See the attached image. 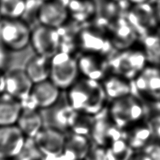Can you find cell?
<instances>
[{
    "instance_id": "6da1fadb",
    "label": "cell",
    "mask_w": 160,
    "mask_h": 160,
    "mask_svg": "<svg viewBox=\"0 0 160 160\" xmlns=\"http://www.w3.org/2000/svg\"><path fill=\"white\" fill-rule=\"evenodd\" d=\"M66 97L73 109L92 117L107 107V98L100 81L85 78L77 80L68 89Z\"/></svg>"
},
{
    "instance_id": "7a4b0ae2",
    "label": "cell",
    "mask_w": 160,
    "mask_h": 160,
    "mask_svg": "<svg viewBox=\"0 0 160 160\" xmlns=\"http://www.w3.org/2000/svg\"><path fill=\"white\" fill-rule=\"evenodd\" d=\"M146 105L147 103L130 94L112 101L108 107L109 117L116 126L124 130L144 121Z\"/></svg>"
},
{
    "instance_id": "3957f363",
    "label": "cell",
    "mask_w": 160,
    "mask_h": 160,
    "mask_svg": "<svg viewBox=\"0 0 160 160\" xmlns=\"http://www.w3.org/2000/svg\"><path fill=\"white\" fill-rule=\"evenodd\" d=\"M109 71L128 81L136 78L148 65L142 49H129L117 52L107 59Z\"/></svg>"
},
{
    "instance_id": "277c9868",
    "label": "cell",
    "mask_w": 160,
    "mask_h": 160,
    "mask_svg": "<svg viewBox=\"0 0 160 160\" xmlns=\"http://www.w3.org/2000/svg\"><path fill=\"white\" fill-rule=\"evenodd\" d=\"M79 74L78 60L72 54L59 51L50 58L49 80L60 90H68Z\"/></svg>"
},
{
    "instance_id": "5b68a950",
    "label": "cell",
    "mask_w": 160,
    "mask_h": 160,
    "mask_svg": "<svg viewBox=\"0 0 160 160\" xmlns=\"http://www.w3.org/2000/svg\"><path fill=\"white\" fill-rule=\"evenodd\" d=\"M131 95L145 103L160 101V67L148 64L131 81Z\"/></svg>"
},
{
    "instance_id": "8992f818",
    "label": "cell",
    "mask_w": 160,
    "mask_h": 160,
    "mask_svg": "<svg viewBox=\"0 0 160 160\" xmlns=\"http://www.w3.org/2000/svg\"><path fill=\"white\" fill-rule=\"evenodd\" d=\"M125 16L140 38L153 32H157L160 27V21L155 2L131 5Z\"/></svg>"
},
{
    "instance_id": "52a82bcc",
    "label": "cell",
    "mask_w": 160,
    "mask_h": 160,
    "mask_svg": "<svg viewBox=\"0 0 160 160\" xmlns=\"http://www.w3.org/2000/svg\"><path fill=\"white\" fill-rule=\"evenodd\" d=\"M31 30L21 19L0 21V45L8 50L21 51L29 45Z\"/></svg>"
},
{
    "instance_id": "ba28073f",
    "label": "cell",
    "mask_w": 160,
    "mask_h": 160,
    "mask_svg": "<svg viewBox=\"0 0 160 160\" xmlns=\"http://www.w3.org/2000/svg\"><path fill=\"white\" fill-rule=\"evenodd\" d=\"M124 130L116 126L110 118L108 107L94 116L90 135V139L94 145L107 148L117 140L124 139Z\"/></svg>"
},
{
    "instance_id": "9c48e42d",
    "label": "cell",
    "mask_w": 160,
    "mask_h": 160,
    "mask_svg": "<svg viewBox=\"0 0 160 160\" xmlns=\"http://www.w3.org/2000/svg\"><path fill=\"white\" fill-rule=\"evenodd\" d=\"M32 140L46 160H57L63 152L67 135L59 129L44 126Z\"/></svg>"
},
{
    "instance_id": "30bf717a",
    "label": "cell",
    "mask_w": 160,
    "mask_h": 160,
    "mask_svg": "<svg viewBox=\"0 0 160 160\" xmlns=\"http://www.w3.org/2000/svg\"><path fill=\"white\" fill-rule=\"evenodd\" d=\"M30 44L35 54L52 58L60 51L62 36L58 29L40 25L32 30Z\"/></svg>"
},
{
    "instance_id": "8fae6325",
    "label": "cell",
    "mask_w": 160,
    "mask_h": 160,
    "mask_svg": "<svg viewBox=\"0 0 160 160\" xmlns=\"http://www.w3.org/2000/svg\"><path fill=\"white\" fill-rule=\"evenodd\" d=\"M78 42L85 53L98 54L106 59L117 52L113 47L110 38L98 29L82 30L79 34Z\"/></svg>"
},
{
    "instance_id": "7c38bea8",
    "label": "cell",
    "mask_w": 160,
    "mask_h": 160,
    "mask_svg": "<svg viewBox=\"0 0 160 160\" xmlns=\"http://www.w3.org/2000/svg\"><path fill=\"white\" fill-rule=\"evenodd\" d=\"M27 140L16 125L0 126V160L16 159L23 150Z\"/></svg>"
},
{
    "instance_id": "4fadbf2b",
    "label": "cell",
    "mask_w": 160,
    "mask_h": 160,
    "mask_svg": "<svg viewBox=\"0 0 160 160\" xmlns=\"http://www.w3.org/2000/svg\"><path fill=\"white\" fill-rule=\"evenodd\" d=\"M110 40L116 51L122 52L133 48L140 37L136 30L127 20L121 16L112 23L109 27Z\"/></svg>"
},
{
    "instance_id": "5bb4252c",
    "label": "cell",
    "mask_w": 160,
    "mask_h": 160,
    "mask_svg": "<svg viewBox=\"0 0 160 160\" xmlns=\"http://www.w3.org/2000/svg\"><path fill=\"white\" fill-rule=\"evenodd\" d=\"M70 14L67 4L57 0L42 2L37 12L40 25L58 29L67 23Z\"/></svg>"
},
{
    "instance_id": "9a60e30c",
    "label": "cell",
    "mask_w": 160,
    "mask_h": 160,
    "mask_svg": "<svg viewBox=\"0 0 160 160\" xmlns=\"http://www.w3.org/2000/svg\"><path fill=\"white\" fill-rule=\"evenodd\" d=\"M77 60L80 74L85 78L102 82L109 75L108 64L105 57L84 52Z\"/></svg>"
},
{
    "instance_id": "2e32d148",
    "label": "cell",
    "mask_w": 160,
    "mask_h": 160,
    "mask_svg": "<svg viewBox=\"0 0 160 160\" xmlns=\"http://www.w3.org/2000/svg\"><path fill=\"white\" fill-rule=\"evenodd\" d=\"M32 86L33 82L24 70L14 69L5 73V92L18 101L29 97Z\"/></svg>"
},
{
    "instance_id": "e0dca14e",
    "label": "cell",
    "mask_w": 160,
    "mask_h": 160,
    "mask_svg": "<svg viewBox=\"0 0 160 160\" xmlns=\"http://www.w3.org/2000/svg\"><path fill=\"white\" fill-rule=\"evenodd\" d=\"M61 90L50 80L33 84L30 98L38 109L46 110L56 104L61 98Z\"/></svg>"
},
{
    "instance_id": "ac0fdd59",
    "label": "cell",
    "mask_w": 160,
    "mask_h": 160,
    "mask_svg": "<svg viewBox=\"0 0 160 160\" xmlns=\"http://www.w3.org/2000/svg\"><path fill=\"white\" fill-rule=\"evenodd\" d=\"M61 98L54 104L50 110L51 113L48 117V125L45 126L52 127V128L59 129V130L64 132L65 130H69L71 124L75 117L77 111L73 109L68 102L67 97L64 100L61 104Z\"/></svg>"
},
{
    "instance_id": "d6986e66",
    "label": "cell",
    "mask_w": 160,
    "mask_h": 160,
    "mask_svg": "<svg viewBox=\"0 0 160 160\" xmlns=\"http://www.w3.org/2000/svg\"><path fill=\"white\" fill-rule=\"evenodd\" d=\"M90 145V138L71 133L67 136L63 152L57 160H84L92 148Z\"/></svg>"
},
{
    "instance_id": "ffe728a7",
    "label": "cell",
    "mask_w": 160,
    "mask_h": 160,
    "mask_svg": "<svg viewBox=\"0 0 160 160\" xmlns=\"http://www.w3.org/2000/svg\"><path fill=\"white\" fill-rule=\"evenodd\" d=\"M124 139L135 152L142 151L154 141L150 128L144 121L124 129Z\"/></svg>"
},
{
    "instance_id": "44dd1931",
    "label": "cell",
    "mask_w": 160,
    "mask_h": 160,
    "mask_svg": "<svg viewBox=\"0 0 160 160\" xmlns=\"http://www.w3.org/2000/svg\"><path fill=\"white\" fill-rule=\"evenodd\" d=\"M28 139H34L45 126L39 110H22L16 124Z\"/></svg>"
},
{
    "instance_id": "7402d4cb",
    "label": "cell",
    "mask_w": 160,
    "mask_h": 160,
    "mask_svg": "<svg viewBox=\"0 0 160 160\" xmlns=\"http://www.w3.org/2000/svg\"><path fill=\"white\" fill-rule=\"evenodd\" d=\"M21 112L20 101L6 92L0 95V126L16 125Z\"/></svg>"
},
{
    "instance_id": "603a6c76",
    "label": "cell",
    "mask_w": 160,
    "mask_h": 160,
    "mask_svg": "<svg viewBox=\"0 0 160 160\" xmlns=\"http://www.w3.org/2000/svg\"><path fill=\"white\" fill-rule=\"evenodd\" d=\"M25 72L33 84L49 79L50 58L35 54L28 61Z\"/></svg>"
},
{
    "instance_id": "cb8c5ba5",
    "label": "cell",
    "mask_w": 160,
    "mask_h": 160,
    "mask_svg": "<svg viewBox=\"0 0 160 160\" xmlns=\"http://www.w3.org/2000/svg\"><path fill=\"white\" fill-rule=\"evenodd\" d=\"M102 84L107 100L110 101L128 95L131 92V81L114 74H109L102 81Z\"/></svg>"
},
{
    "instance_id": "d4e9b609",
    "label": "cell",
    "mask_w": 160,
    "mask_h": 160,
    "mask_svg": "<svg viewBox=\"0 0 160 160\" xmlns=\"http://www.w3.org/2000/svg\"><path fill=\"white\" fill-rule=\"evenodd\" d=\"M140 42L147 57L148 64L160 67V38L157 32L140 38Z\"/></svg>"
},
{
    "instance_id": "484cf974",
    "label": "cell",
    "mask_w": 160,
    "mask_h": 160,
    "mask_svg": "<svg viewBox=\"0 0 160 160\" xmlns=\"http://www.w3.org/2000/svg\"><path fill=\"white\" fill-rule=\"evenodd\" d=\"M70 16L78 21L89 20L96 13V7L90 0H71L67 4Z\"/></svg>"
},
{
    "instance_id": "4316f807",
    "label": "cell",
    "mask_w": 160,
    "mask_h": 160,
    "mask_svg": "<svg viewBox=\"0 0 160 160\" xmlns=\"http://www.w3.org/2000/svg\"><path fill=\"white\" fill-rule=\"evenodd\" d=\"M26 8V0H0V16L2 18L20 19Z\"/></svg>"
},
{
    "instance_id": "83f0119b",
    "label": "cell",
    "mask_w": 160,
    "mask_h": 160,
    "mask_svg": "<svg viewBox=\"0 0 160 160\" xmlns=\"http://www.w3.org/2000/svg\"><path fill=\"white\" fill-rule=\"evenodd\" d=\"M109 160H131L135 154L125 139H119L107 148Z\"/></svg>"
},
{
    "instance_id": "f1b7e54d",
    "label": "cell",
    "mask_w": 160,
    "mask_h": 160,
    "mask_svg": "<svg viewBox=\"0 0 160 160\" xmlns=\"http://www.w3.org/2000/svg\"><path fill=\"white\" fill-rule=\"evenodd\" d=\"M144 122L150 128L153 140L160 142V113L154 111L151 104L146 114Z\"/></svg>"
},
{
    "instance_id": "f546056e",
    "label": "cell",
    "mask_w": 160,
    "mask_h": 160,
    "mask_svg": "<svg viewBox=\"0 0 160 160\" xmlns=\"http://www.w3.org/2000/svg\"><path fill=\"white\" fill-rule=\"evenodd\" d=\"M16 159L18 160H46L42 153L37 148L36 145H35L33 140H32V144L31 146L28 147L26 142L23 150Z\"/></svg>"
},
{
    "instance_id": "4dcf8cb0",
    "label": "cell",
    "mask_w": 160,
    "mask_h": 160,
    "mask_svg": "<svg viewBox=\"0 0 160 160\" xmlns=\"http://www.w3.org/2000/svg\"><path fill=\"white\" fill-rule=\"evenodd\" d=\"M87 157H89L90 160H109L107 148L96 145L94 146L93 148H91Z\"/></svg>"
},
{
    "instance_id": "1f68e13d",
    "label": "cell",
    "mask_w": 160,
    "mask_h": 160,
    "mask_svg": "<svg viewBox=\"0 0 160 160\" xmlns=\"http://www.w3.org/2000/svg\"><path fill=\"white\" fill-rule=\"evenodd\" d=\"M142 152L149 154L152 160H160V142L154 140Z\"/></svg>"
},
{
    "instance_id": "d6a6232c",
    "label": "cell",
    "mask_w": 160,
    "mask_h": 160,
    "mask_svg": "<svg viewBox=\"0 0 160 160\" xmlns=\"http://www.w3.org/2000/svg\"><path fill=\"white\" fill-rule=\"evenodd\" d=\"M8 49L0 45V73H4L9 62V56Z\"/></svg>"
},
{
    "instance_id": "836d02e7",
    "label": "cell",
    "mask_w": 160,
    "mask_h": 160,
    "mask_svg": "<svg viewBox=\"0 0 160 160\" xmlns=\"http://www.w3.org/2000/svg\"><path fill=\"white\" fill-rule=\"evenodd\" d=\"M131 160H152V159L149 154L142 151L135 152Z\"/></svg>"
},
{
    "instance_id": "e575fe53",
    "label": "cell",
    "mask_w": 160,
    "mask_h": 160,
    "mask_svg": "<svg viewBox=\"0 0 160 160\" xmlns=\"http://www.w3.org/2000/svg\"><path fill=\"white\" fill-rule=\"evenodd\" d=\"M5 92V73H0V95Z\"/></svg>"
},
{
    "instance_id": "d590c367",
    "label": "cell",
    "mask_w": 160,
    "mask_h": 160,
    "mask_svg": "<svg viewBox=\"0 0 160 160\" xmlns=\"http://www.w3.org/2000/svg\"><path fill=\"white\" fill-rule=\"evenodd\" d=\"M127 1H128L131 5L145 3V2H154V0H127Z\"/></svg>"
},
{
    "instance_id": "8d00e7d4",
    "label": "cell",
    "mask_w": 160,
    "mask_h": 160,
    "mask_svg": "<svg viewBox=\"0 0 160 160\" xmlns=\"http://www.w3.org/2000/svg\"><path fill=\"white\" fill-rule=\"evenodd\" d=\"M151 107L154 111L160 113V101L151 103Z\"/></svg>"
},
{
    "instance_id": "74e56055",
    "label": "cell",
    "mask_w": 160,
    "mask_h": 160,
    "mask_svg": "<svg viewBox=\"0 0 160 160\" xmlns=\"http://www.w3.org/2000/svg\"><path fill=\"white\" fill-rule=\"evenodd\" d=\"M155 4H156V6H157V12H158L159 18V21H160V0H157Z\"/></svg>"
},
{
    "instance_id": "f35d334b",
    "label": "cell",
    "mask_w": 160,
    "mask_h": 160,
    "mask_svg": "<svg viewBox=\"0 0 160 160\" xmlns=\"http://www.w3.org/2000/svg\"><path fill=\"white\" fill-rule=\"evenodd\" d=\"M109 1H112V2H120L121 0H109Z\"/></svg>"
},
{
    "instance_id": "ab89813d",
    "label": "cell",
    "mask_w": 160,
    "mask_h": 160,
    "mask_svg": "<svg viewBox=\"0 0 160 160\" xmlns=\"http://www.w3.org/2000/svg\"><path fill=\"white\" fill-rule=\"evenodd\" d=\"M42 2H48V1H52V0H40Z\"/></svg>"
},
{
    "instance_id": "60d3db41",
    "label": "cell",
    "mask_w": 160,
    "mask_h": 160,
    "mask_svg": "<svg viewBox=\"0 0 160 160\" xmlns=\"http://www.w3.org/2000/svg\"><path fill=\"white\" fill-rule=\"evenodd\" d=\"M156 1H157V0H154V2H156Z\"/></svg>"
}]
</instances>
